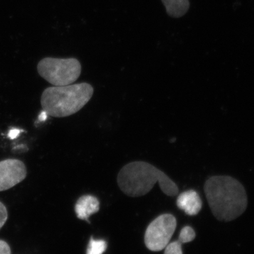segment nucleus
<instances>
[{
	"mask_svg": "<svg viewBox=\"0 0 254 254\" xmlns=\"http://www.w3.org/2000/svg\"><path fill=\"white\" fill-rule=\"evenodd\" d=\"M204 190L212 213L220 221H232L247 208L248 198L245 187L233 177H210L205 182Z\"/></svg>",
	"mask_w": 254,
	"mask_h": 254,
	"instance_id": "nucleus-1",
	"label": "nucleus"
},
{
	"mask_svg": "<svg viewBox=\"0 0 254 254\" xmlns=\"http://www.w3.org/2000/svg\"><path fill=\"white\" fill-rule=\"evenodd\" d=\"M158 183L162 191L168 196L178 194L179 188L161 170L151 164L143 161H135L127 164L120 170L118 184L125 194L130 197L143 196L149 193Z\"/></svg>",
	"mask_w": 254,
	"mask_h": 254,
	"instance_id": "nucleus-2",
	"label": "nucleus"
},
{
	"mask_svg": "<svg viewBox=\"0 0 254 254\" xmlns=\"http://www.w3.org/2000/svg\"><path fill=\"white\" fill-rule=\"evenodd\" d=\"M93 86L81 83L46 88L42 94L43 111L54 118H66L78 113L89 102L93 95Z\"/></svg>",
	"mask_w": 254,
	"mask_h": 254,
	"instance_id": "nucleus-3",
	"label": "nucleus"
},
{
	"mask_svg": "<svg viewBox=\"0 0 254 254\" xmlns=\"http://www.w3.org/2000/svg\"><path fill=\"white\" fill-rule=\"evenodd\" d=\"M38 71L42 78L55 86H67L79 78L81 66L75 58H46L38 63Z\"/></svg>",
	"mask_w": 254,
	"mask_h": 254,
	"instance_id": "nucleus-4",
	"label": "nucleus"
},
{
	"mask_svg": "<svg viewBox=\"0 0 254 254\" xmlns=\"http://www.w3.org/2000/svg\"><path fill=\"white\" fill-rule=\"evenodd\" d=\"M176 227V218L171 214H163L155 218L145 231L147 248L153 252L163 250L171 240Z\"/></svg>",
	"mask_w": 254,
	"mask_h": 254,
	"instance_id": "nucleus-5",
	"label": "nucleus"
},
{
	"mask_svg": "<svg viewBox=\"0 0 254 254\" xmlns=\"http://www.w3.org/2000/svg\"><path fill=\"white\" fill-rule=\"evenodd\" d=\"M27 175L26 165L17 159L0 162V191L9 190L23 181Z\"/></svg>",
	"mask_w": 254,
	"mask_h": 254,
	"instance_id": "nucleus-6",
	"label": "nucleus"
},
{
	"mask_svg": "<svg viewBox=\"0 0 254 254\" xmlns=\"http://www.w3.org/2000/svg\"><path fill=\"white\" fill-rule=\"evenodd\" d=\"M177 205L187 215L192 216L197 215L201 210L202 200L195 190H188L179 195L177 200Z\"/></svg>",
	"mask_w": 254,
	"mask_h": 254,
	"instance_id": "nucleus-7",
	"label": "nucleus"
},
{
	"mask_svg": "<svg viewBox=\"0 0 254 254\" xmlns=\"http://www.w3.org/2000/svg\"><path fill=\"white\" fill-rule=\"evenodd\" d=\"M99 210V200L92 195H82L75 205V212L77 218L88 222L90 216L93 214L98 213Z\"/></svg>",
	"mask_w": 254,
	"mask_h": 254,
	"instance_id": "nucleus-8",
	"label": "nucleus"
},
{
	"mask_svg": "<svg viewBox=\"0 0 254 254\" xmlns=\"http://www.w3.org/2000/svg\"><path fill=\"white\" fill-rule=\"evenodd\" d=\"M167 13L173 18H180L187 14L190 7L189 0H162Z\"/></svg>",
	"mask_w": 254,
	"mask_h": 254,
	"instance_id": "nucleus-9",
	"label": "nucleus"
},
{
	"mask_svg": "<svg viewBox=\"0 0 254 254\" xmlns=\"http://www.w3.org/2000/svg\"><path fill=\"white\" fill-rule=\"evenodd\" d=\"M107 249V243L103 240L91 238L87 248L86 254H103Z\"/></svg>",
	"mask_w": 254,
	"mask_h": 254,
	"instance_id": "nucleus-10",
	"label": "nucleus"
},
{
	"mask_svg": "<svg viewBox=\"0 0 254 254\" xmlns=\"http://www.w3.org/2000/svg\"><path fill=\"white\" fill-rule=\"evenodd\" d=\"M195 233L193 228L190 226L184 227L180 232V236H179V242L183 243H188L194 240Z\"/></svg>",
	"mask_w": 254,
	"mask_h": 254,
	"instance_id": "nucleus-11",
	"label": "nucleus"
},
{
	"mask_svg": "<svg viewBox=\"0 0 254 254\" xmlns=\"http://www.w3.org/2000/svg\"><path fill=\"white\" fill-rule=\"evenodd\" d=\"M165 249V254H182V243L179 241L168 244Z\"/></svg>",
	"mask_w": 254,
	"mask_h": 254,
	"instance_id": "nucleus-12",
	"label": "nucleus"
},
{
	"mask_svg": "<svg viewBox=\"0 0 254 254\" xmlns=\"http://www.w3.org/2000/svg\"><path fill=\"white\" fill-rule=\"evenodd\" d=\"M8 218V212L6 206L0 201V229L1 228Z\"/></svg>",
	"mask_w": 254,
	"mask_h": 254,
	"instance_id": "nucleus-13",
	"label": "nucleus"
},
{
	"mask_svg": "<svg viewBox=\"0 0 254 254\" xmlns=\"http://www.w3.org/2000/svg\"><path fill=\"white\" fill-rule=\"evenodd\" d=\"M11 249L6 242L0 240V254H11Z\"/></svg>",
	"mask_w": 254,
	"mask_h": 254,
	"instance_id": "nucleus-14",
	"label": "nucleus"
}]
</instances>
